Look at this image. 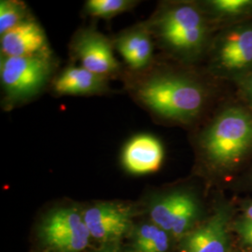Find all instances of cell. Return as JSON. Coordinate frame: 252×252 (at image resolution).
<instances>
[{
	"label": "cell",
	"mask_w": 252,
	"mask_h": 252,
	"mask_svg": "<svg viewBox=\"0 0 252 252\" xmlns=\"http://www.w3.org/2000/svg\"><path fill=\"white\" fill-rule=\"evenodd\" d=\"M82 215L91 237L101 242L120 239L129 231L132 222L131 207L116 203L94 205Z\"/></svg>",
	"instance_id": "9c48e42d"
},
{
	"label": "cell",
	"mask_w": 252,
	"mask_h": 252,
	"mask_svg": "<svg viewBox=\"0 0 252 252\" xmlns=\"http://www.w3.org/2000/svg\"><path fill=\"white\" fill-rule=\"evenodd\" d=\"M106 79L82 66H70L64 69L54 81V92L62 95L101 94L107 90Z\"/></svg>",
	"instance_id": "4fadbf2b"
},
{
	"label": "cell",
	"mask_w": 252,
	"mask_h": 252,
	"mask_svg": "<svg viewBox=\"0 0 252 252\" xmlns=\"http://www.w3.org/2000/svg\"><path fill=\"white\" fill-rule=\"evenodd\" d=\"M200 214L199 199L191 190L176 189L154 199L150 207L153 223L174 237L188 234Z\"/></svg>",
	"instance_id": "8992f818"
},
{
	"label": "cell",
	"mask_w": 252,
	"mask_h": 252,
	"mask_svg": "<svg viewBox=\"0 0 252 252\" xmlns=\"http://www.w3.org/2000/svg\"><path fill=\"white\" fill-rule=\"evenodd\" d=\"M73 52L81 66L91 72L107 78L119 70L118 63L109 40L94 30L80 33L73 43Z\"/></svg>",
	"instance_id": "30bf717a"
},
{
	"label": "cell",
	"mask_w": 252,
	"mask_h": 252,
	"mask_svg": "<svg viewBox=\"0 0 252 252\" xmlns=\"http://www.w3.org/2000/svg\"><path fill=\"white\" fill-rule=\"evenodd\" d=\"M136 2L130 0H89L85 11L94 18L110 19L134 7Z\"/></svg>",
	"instance_id": "e0dca14e"
},
{
	"label": "cell",
	"mask_w": 252,
	"mask_h": 252,
	"mask_svg": "<svg viewBox=\"0 0 252 252\" xmlns=\"http://www.w3.org/2000/svg\"><path fill=\"white\" fill-rule=\"evenodd\" d=\"M116 47L127 64L133 69L148 65L153 53L151 32L146 28H135L120 36Z\"/></svg>",
	"instance_id": "9a60e30c"
},
{
	"label": "cell",
	"mask_w": 252,
	"mask_h": 252,
	"mask_svg": "<svg viewBox=\"0 0 252 252\" xmlns=\"http://www.w3.org/2000/svg\"><path fill=\"white\" fill-rule=\"evenodd\" d=\"M214 88L198 76L165 70L145 81L137 96L155 115L180 125L196 122L214 97Z\"/></svg>",
	"instance_id": "7a4b0ae2"
},
{
	"label": "cell",
	"mask_w": 252,
	"mask_h": 252,
	"mask_svg": "<svg viewBox=\"0 0 252 252\" xmlns=\"http://www.w3.org/2000/svg\"><path fill=\"white\" fill-rule=\"evenodd\" d=\"M169 234L154 223H145L135 230L134 248L136 252H167Z\"/></svg>",
	"instance_id": "2e32d148"
},
{
	"label": "cell",
	"mask_w": 252,
	"mask_h": 252,
	"mask_svg": "<svg viewBox=\"0 0 252 252\" xmlns=\"http://www.w3.org/2000/svg\"><path fill=\"white\" fill-rule=\"evenodd\" d=\"M199 3L215 32L252 20V0H207Z\"/></svg>",
	"instance_id": "5bb4252c"
},
{
	"label": "cell",
	"mask_w": 252,
	"mask_h": 252,
	"mask_svg": "<svg viewBox=\"0 0 252 252\" xmlns=\"http://www.w3.org/2000/svg\"><path fill=\"white\" fill-rule=\"evenodd\" d=\"M1 56L27 57L45 55L47 38L43 29L27 20L1 36Z\"/></svg>",
	"instance_id": "7c38bea8"
},
{
	"label": "cell",
	"mask_w": 252,
	"mask_h": 252,
	"mask_svg": "<svg viewBox=\"0 0 252 252\" xmlns=\"http://www.w3.org/2000/svg\"><path fill=\"white\" fill-rule=\"evenodd\" d=\"M27 21V7L24 3L14 0L0 2V35Z\"/></svg>",
	"instance_id": "ac0fdd59"
},
{
	"label": "cell",
	"mask_w": 252,
	"mask_h": 252,
	"mask_svg": "<svg viewBox=\"0 0 252 252\" xmlns=\"http://www.w3.org/2000/svg\"><path fill=\"white\" fill-rule=\"evenodd\" d=\"M236 97L252 109V71L234 84Z\"/></svg>",
	"instance_id": "ffe728a7"
},
{
	"label": "cell",
	"mask_w": 252,
	"mask_h": 252,
	"mask_svg": "<svg viewBox=\"0 0 252 252\" xmlns=\"http://www.w3.org/2000/svg\"><path fill=\"white\" fill-rule=\"evenodd\" d=\"M207 72L234 84L252 71V20L217 31L207 50Z\"/></svg>",
	"instance_id": "277c9868"
},
{
	"label": "cell",
	"mask_w": 252,
	"mask_h": 252,
	"mask_svg": "<svg viewBox=\"0 0 252 252\" xmlns=\"http://www.w3.org/2000/svg\"><path fill=\"white\" fill-rule=\"evenodd\" d=\"M40 233L45 244L58 252H81L87 248L91 238L82 213L73 207L51 212L44 219Z\"/></svg>",
	"instance_id": "52a82bcc"
},
{
	"label": "cell",
	"mask_w": 252,
	"mask_h": 252,
	"mask_svg": "<svg viewBox=\"0 0 252 252\" xmlns=\"http://www.w3.org/2000/svg\"><path fill=\"white\" fill-rule=\"evenodd\" d=\"M163 155V147L158 138L153 135H139L126 145L122 161L127 171L144 175L160 168Z\"/></svg>",
	"instance_id": "8fae6325"
},
{
	"label": "cell",
	"mask_w": 252,
	"mask_h": 252,
	"mask_svg": "<svg viewBox=\"0 0 252 252\" xmlns=\"http://www.w3.org/2000/svg\"><path fill=\"white\" fill-rule=\"evenodd\" d=\"M195 146L211 171L236 170L252 157V108L237 97L222 103L200 131Z\"/></svg>",
	"instance_id": "6da1fadb"
},
{
	"label": "cell",
	"mask_w": 252,
	"mask_h": 252,
	"mask_svg": "<svg viewBox=\"0 0 252 252\" xmlns=\"http://www.w3.org/2000/svg\"><path fill=\"white\" fill-rule=\"evenodd\" d=\"M240 207L243 212V216L252 220V200H245L240 204Z\"/></svg>",
	"instance_id": "44dd1931"
},
{
	"label": "cell",
	"mask_w": 252,
	"mask_h": 252,
	"mask_svg": "<svg viewBox=\"0 0 252 252\" xmlns=\"http://www.w3.org/2000/svg\"><path fill=\"white\" fill-rule=\"evenodd\" d=\"M232 228L244 245L252 248V220L242 215L232 222Z\"/></svg>",
	"instance_id": "d6986e66"
},
{
	"label": "cell",
	"mask_w": 252,
	"mask_h": 252,
	"mask_svg": "<svg viewBox=\"0 0 252 252\" xmlns=\"http://www.w3.org/2000/svg\"><path fill=\"white\" fill-rule=\"evenodd\" d=\"M247 179H248V184L252 188V169L249 172V174L247 176Z\"/></svg>",
	"instance_id": "7402d4cb"
},
{
	"label": "cell",
	"mask_w": 252,
	"mask_h": 252,
	"mask_svg": "<svg viewBox=\"0 0 252 252\" xmlns=\"http://www.w3.org/2000/svg\"><path fill=\"white\" fill-rule=\"evenodd\" d=\"M51 71V63L46 54L27 57L1 56V85L10 102L34 96L45 85Z\"/></svg>",
	"instance_id": "5b68a950"
},
{
	"label": "cell",
	"mask_w": 252,
	"mask_h": 252,
	"mask_svg": "<svg viewBox=\"0 0 252 252\" xmlns=\"http://www.w3.org/2000/svg\"><path fill=\"white\" fill-rule=\"evenodd\" d=\"M233 215L232 203L220 201L203 224L181 238L180 252H230Z\"/></svg>",
	"instance_id": "ba28073f"
},
{
	"label": "cell",
	"mask_w": 252,
	"mask_h": 252,
	"mask_svg": "<svg viewBox=\"0 0 252 252\" xmlns=\"http://www.w3.org/2000/svg\"><path fill=\"white\" fill-rule=\"evenodd\" d=\"M152 27L165 51L184 63L206 57L216 33L200 3L190 1L166 4Z\"/></svg>",
	"instance_id": "3957f363"
}]
</instances>
